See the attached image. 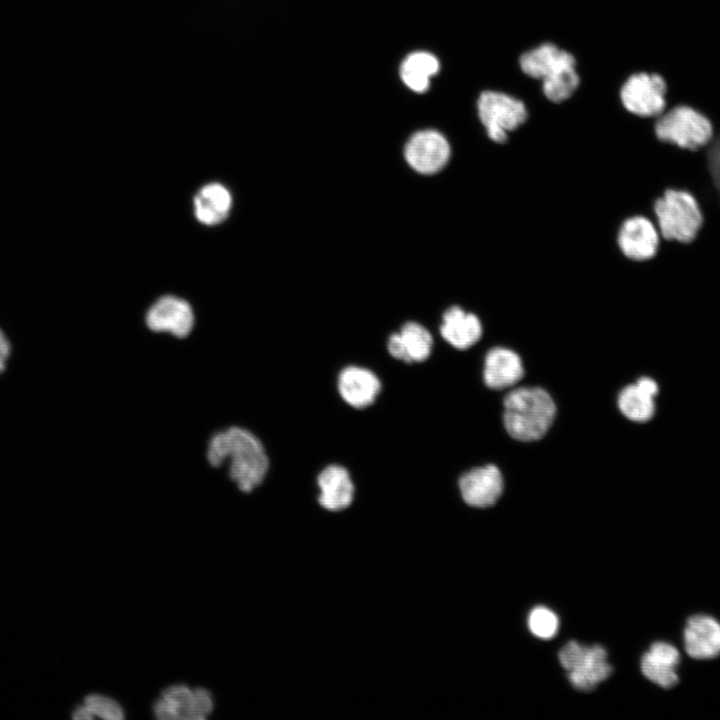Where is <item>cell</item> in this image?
Here are the masks:
<instances>
[{"mask_svg": "<svg viewBox=\"0 0 720 720\" xmlns=\"http://www.w3.org/2000/svg\"><path fill=\"white\" fill-rule=\"evenodd\" d=\"M559 660L570 683L579 690L594 689L612 673L607 652L599 645L589 647L570 641L560 650Z\"/></svg>", "mask_w": 720, "mask_h": 720, "instance_id": "6", "label": "cell"}, {"mask_svg": "<svg viewBox=\"0 0 720 720\" xmlns=\"http://www.w3.org/2000/svg\"><path fill=\"white\" fill-rule=\"evenodd\" d=\"M556 405L547 391L538 387L512 390L504 399V425L508 434L519 441H536L549 430Z\"/></svg>", "mask_w": 720, "mask_h": 720, "instance_id": "2", "label": "cell"}, {"mask_svg": "<svg viewBox=\"0 0 720 720\" xmlns=\"http://www.w3.org/2000/svg\"><path fill=\"white\" fill-rule=\"evenodd\" d=\"M463 500L470 506L485 508L496 503L503 491V478L494 465L477 467L459 479Z\"/></svg>", "mask_w": 720, "mask_h": 720, "instance_id": "11", "label": "cell"}, {"mask_svg": "<svg viewBox=\"0 0 720 720\" xmlns=\"http://www.w3.org/2000/svg\"><path fill=\"white\" fill-rule=\"evenodd\" d=\"M654 135L662 143L697 151L712 141L714 127L701 111L688 105H677L657 117Z\"/></svg>", "mask_w": 720, "mask_h": 720, "instance_id": "4", "label": "cell"}, {"mask_svg": "<svg viewBox=\"0 0 720 720\" xmlns=\"http://www.w3.org/2000/svg\"><path fill=\"white\" fill-rule=\"evenodd\" d=\"M213 701L210 693L198 688L193 691L190 703L184 714V720H203L212 711Z\"/></svg>", "mask_w": 720, "mask_h": 720, "instance_id": "27", "label": "cell"}, {"mask_svg": "<svg viewBox=\"0 0 720 720\" xmlns=\"http://www.w3.org/2000/svg\"><path fill=\"white\" fill-rule=\"evenodd\" d=\"M194 313L191 305L175 296H163L147 310L145 323L155 333H170L183 339L190 335L194 326Z\"/></svg>", "mask_w": 720, "mask_h": 720, "instance_id": "10", "label": "cell"}, {"mask_svg": "<svg viewBox=\"0 0 720 720\" xmlns=\"http://www.w3.org/2000/svg\"><path fill=\"white\" fill-rule=\"evenodd\" d=\"M93 717L94 715L85 704L78 706L73 713V718L77 720H91Z\"/></svg>", "mask_w": 720, "mask_h": 720, "instance_id": "29", "label": "cell"}, {"mask_svg": "<svg viewBox=\"0 0 720 720\" xmlns=\"http://www.w3.org/2000/svg\"><path fill=\"white\" fill-rule=\"evenodd\" d=\"M231 203V195L223 185L207 184L194 198L195 215L203 224L216 225L226 219Z\"/></svg>", "mask_w": 720, "mask_h": 720, "instance_id": "20", "label": "cell"}, {"mask_svg": "<svg viewBox=\"0 0 720 720\" xmlns=\"http://www.w3.org/2000/svg\"><path fill=\"white\" fill-rule=\"evenodd\" d=\"M380 381L370 370L349 366L338 377V390L342 398L355 408L371 405L380 391Z\"/></svg>", "mask_w": 720, "mask_h": 720, "instance_id": "16", "label": "cell"}, {"mask_svg": "<svg viewBox=\"0 0 720 720\" xmlns=\"http://www.w3.org/2000/svg\"><path fill=\"white\" fill-rule=\"evenodd\" d=\"M206 459L213 468H220L228 462L230 480L240 491L249 493L264 480L269 459L259 438L239 426L214 433L208 441Z\"/></svg>", "mask_w": 720, "mask_h": 720, "instance_id": "1", "label": "cell"}, {"mask_svg": "<svg viewBox=\"0 0 720 720\" xmlns=\"http://www.w3.org/2000/svg\"><path fill=\"white\" fill-rule=\"evenodd\" d=\"M450 153L448 140L432 129L413 134L404 148L407 163L418 173L426 175L437 173L444 168Z\"/></svg>", "mask_w": 720, "mask_h": 720, "instance_id": "8", "label": "cell"}, {"mask_svg": "<svg viewBox=\"0 0 720 720\" xmlns=\"http://www.w3.org/2000/svg\"><path fill=\"white\" fill-rule=\"evenodd\" d=\"M440 70L435 55L426 51L410 53L400 66V78L407 88L415 93H424L430 87V80Z\"/></svg>", "mask_w": 720, "mask_h": 720, "instance_id": "21", "label": "cell"}, {"mask_svg": "<svg viewBox=\"0 0 720 720\" xmlns=\"http://www.w3.org/2000/svg\"><path fill=\"white\" fill-rule=\"evenodd\" d=\"M524 375L521 358L512 350L495 347L485 357L483 378L491 389L515 385Z\"/></svg>", "mask_w": 720, "mask_h": 720, "instance_id": "17", "label": "cell"}, {"mask_svg": "<svg viewBox=\"0 0 720 720\" xmlns=\"http://www.w3.org/2000/svg\"><path fill=\"white\" fill-rule=\"evenodd\" d=\"M84 704L94 716L108 720H121L124 718L120 705L107 696L89 695L85 698Z\"/></svg>", "mask_w": 720, "mask_h": 720, "instance_id": "26", "label": "cell"}, {"mask_svg": "<svg viewBox=\"0 0 720 720\" xmlns=\"http://www.w3.org/2000/svg\"><path fill=\"white\" fill-rule=\"evenodd\" d=\"M442 320L440 332L443 338L457 349H467L481 338L482 326L478 317L458 306L446 310Z\"/></svg>", "mask_w": 720, "mask_h": 720, "instance_id": "19", "label": "cell"}, {"mask_svg": "<svg viewBox=\"0 0 720 720\" xmlns=\"http://www.w3.org/2000/svg\"><path fill=\"white\" fill-rule=\"evenodd\" d=\"M542 82V91L547 99L559 103L570 98L580 83L576 66L564 68L545 78Z\"/></svg>", "mask_w": 720, "mask_h": 720, "instance_id": "24", "label": "cell"}, {"mask_svg": "<svg viewBox=\"0 0 720 720\" xmlns=\"http://www.w3.org/2000/svg\"><path fill=\"white\" fill-rule=\"evenodd\" d=\"M618 407L629 420L644 423L655 414V396L636 382L619 393Z\"/></svg>", "mask_w": 720, "mask_h": 720, "instance_id": "22", "label": "cell"}, {"mask_svg": "<svg viewBox=\"0 0 720 720\" xmlns=\"http://www.w3.org/2000/svg\"><path fill=\"white\" fill-rule=\"evenodd\" d=\"M477 112L487 135L497 143L504 142L508 133L522 125L528 115L527 108L520 99L494 90L480 94Z\"/></svg>", "mask_w": 720, "mask_h": 720, "instance_id": "5", "label": "cell"}, {"mask_svg": "<svg viewBox=\"0 0 720 720\" xmlns=\"http://www.w3.org/2000/svg\"><path fill=\"white\" fill-rule=\"evenodd\" d=\"M317 482L320 488L318 500L323 508L339 511L351 504L354 486L345 468L330 465L320 472Z\"/></svg>", "mask_w": 720, "mask_h": 720, "instance_id": "18", "label": "cell"}, {"mask_svg": "<svg viewBox=\"0 0 720 720\" xmlns=\"http://www.w3.org/2000/svg\"><path fill=\"white\" fill-rule=\"evenodd\" d=\"M530 631L541 639H550L558 631L559 620L557 615L546 607L534 608L528 617Z\"/></svg>", "mask_w": 720, "mask_h": 720, "instance_id": "25", "label": "cell"}, {"mask_svg": "<svg viewBox=\"0 0 720 720\" xmlns=\"http://www.w3.org/2000/svg\"><path fill=\"white\" fill-rule=\"evenodd\" d=\"M680 652L664 641L653 643L641 658L643 675L662 688H672L679 682Z\"/></svg>", "mask_w": 720, "mask_h": 720, "instance_id": "13", "label": "cell"}, {"mask_svg": "<svg viewBox=\"0 0 720 720\" xmlns=\"http://www.w3.org/2000/svg\"><path fill=\"white\" fill-rule=\"evenodd\" d=\"M666 84L657 74L636 73L622 85L620 99L627 111L642 117H658L666 107Z\"/></svg>", "mask_w": 720, "mask_h": 720, "instance_id": "7", "label": "cell"}, {"mask_svg": "<svg viewBox=\"0 0 720 720\" xmlns=\"http://www.w3.org/2000/svg\"><path fill=\"white\" fill-rule=\"evenodd\" d=\"M661 236L654 221L646 215L627 218L618 233L621 252L634 262H646L658 253Z\"/></svg>", "mask_w": 720, "mask_h": 720, "instance_id": "9", "label": "cell"}, {"mask_svg": "<svg viewBox=\"0 0 720 720\" xmlns=\"http://www.w3.org/2000/svg\"><path fill=\"white\" fill-rule=\"evenodd\" d=\"M685 652L696 660H709L720 655V622L707 614L688 618L683 630Z\"/></svg>", "mask_w": 720, "mask_h": 720, "instance_id": "12", "label": "cell"}, {"mask_svg": "<svg viewBox=\"0 0 720 720\" xmlns=\"http://www.w3.org/2000/svg\"><path fill=\"white\" fill-rule=\"evenodd\" d=\"M432 346L431 334L416 322L405 323L398 333L389 337L387 343L389 353L407 363L426 360L431 354Z\"/></svg>", "mask_w": 720, "mask_h": 720, "instance_id": "15", "label": "cell"}, {"mask_svg": "<svg viewBox=\"0 0 720 720\" xmlns=\"http://www.w3.org/2000/svg\"><path fill=\"white\" fill-rule=\"evenodd\" d=\"M519 63L527 76L541 81L564 68L576 66L571 53L549 42L523 53Z\"/></svg>", "mask_w": 720, "mask_h": 720, "instance_id": "14", "label": "cell"}, {"mask_svg": "<svg viewBox=\"0 0 720 720\" xmlns=\"http://www.w3.org/2000/svg\"><path fill=\"white\" fill-rule=\"evenodd\" d=\"M653 221L661 239L688 244L704 223L697 198L686 189L667 188L652 205Z\"/></svg>", "mask_w": 720, "mask_h": 720, "instance_id": "3", "label": "cell"}, {"mask_svg": "<svg viewBox=\"0 0 720 720\" xmlns=\"http://www.w3.org/2000/svg\"><path fill=\"white\" fill-rule=\"evenodd\" d=\"M192 694L193 691L185 685L168 687L154 705L155 716L163 720L183 719Z\"/></svg>", "mask_w": 720, "mask_h": 720, "instance_id": "23", "label": "cell"}, {"mask_svg": "<svg viewBox=\"0 0 720 720\" xmlns=\"http://www.w3.org/2000/svg\"><path fill=\"white\" fill-rule=\"evenodd\" d=\"M10 351H11L10 343H9L7 337L5 336V334L0 330V374L6 368V362L10 355Z\"/></svg>", "mask_w": 720, "mask_h": 720, "instance_id": "28", "label": "cell"}]
</instances>
